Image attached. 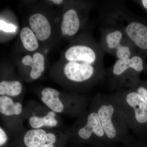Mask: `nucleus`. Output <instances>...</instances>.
Instances as JSON below:
<instances>
[{
  "instance_id": "nucleus-14",
  "label": "nucleus",
  "mask_w": 147,
  "mask_h": 147,
  "mask_svg": "<svg viewBox=\"0 0 147 147\" xmlns=\"http://www.w3.org/2000/svg\"><path fill=\"white\" fill-rule=\"evenodd\" d=\"M23 111V106L21 102H14L9 96H0V113L6 116L19 115Z\"/></svg>"
},
{
  "instance_id": "nucleus-8",
  "label": "nucleus",
  "mask_w": 147,
  "mask_h": 147,
  "mask_svg": "<svg viewBox=\"0 0 147 147\" xmlns=\"http://www.w3.org/2000/svg\"><path fill=\"white\" fill-rule=\"evenodd\" d=\"M57 136L54 132L44 129H31L24 134V142L27 147H55Z\"/></svg>"
},
{
  "instance_id": "nucleus-19",
  "label": "nucleus",
  "mask_w": 147,
  "mask_h": 147,
  "mask_svg": "<svg viewBox=\"0 0 147 147\" xmlns=\"http://www.w3.org/2000/svg\"><path fill=\"white\" fill-rule=\"evenodd\" d=\"M8 137L6 133L4 131L2 127H0V146H3L7 142Z\"/></svg>"
},
{
  "instance_id": "nucleus-7",
  "label": "nucleus",
  "mask_w": 147,
  "mask_h": 147,
  "mask_svg": "<svg viewBox=\"0 0 147 147\" xmlns=\"http://www.w3.org/2000/svg\"><path fill=\"white\" fill-rule=\"evenodd\" d=\"M103 52L101 45L96 50L83 45L69 47L65 53L69 61H82L91 64H103Z\"/></svg>"
},
{
  "instance_id": "nucleus-6",
  "label": "nucleus",
  "mask_w": 147,
  "mask_h": 147,
  "mask_svg": "<svg viewBox=\"0 0 147 147\" xmlns=\"http://www.w3.org/2000/svg\"><path fill=\"white\" fill-rule=\"evenodd\" d=\"M71 134L84 141H108L98 115L92 107L88 112L81 116Z\"/></svg>"
},
{
  "instance_id": "nucleus-5",
  "label": "nucleus",
  "mask_w": 147,
  "mask_h": 147,
  "mask_svg": "<svg viewBox=\"0 0 147 147\" xmlns=\"http://www.w3.org/2000/svg\"><path fill=\"white\" fill-rule=\"evenodd\" d=\"M64 72L69 80L77 84L92 81L94 84H100L106 77L103 64L82 61H69L65 66Z\"/></svg>"
},
{
  "instance_id": "nucleus-20",
  "label": "nucleus",
  "mask_w": 147,
  "mask_h": 147,
  "mask_svg": "<svg viewBox=\"0 0 147 147\" xmlns=\"http://www.w3.org/2000/svg\"><path fill=\"white\" fill-rule=\"evenodd\" d=\"M141 3L143 6L147 10V0H142Z\"/></svg>"
},
{
  "instance_id": "nucleus-3",
  "label": "nucleus",
  "mask_w": 147,
  "mask_h": 147,
  "mask_svg": "<svg viewBox=\"0 0 147 147\" xmlns=\"http://www.w3.org/2000/svg\"><path fill=\"white\" fill-rule=\"evenodd\" d=\"M144 69L143 59L135 54L126 59H117L111 67L106 70V76L112 88L117 91L128 89L139 80L138 75Z\"/></svg>"
},
{
  "instance_id": "nucleus-4",
  "label": "nucleus",
  "mask_w": 147,
  "mask_h": 147,
  "mask_svg": "<svg viewBox=\"0 0 147 147\" xmlns=\"http://www.w3.org/2000/svg\"><path fill=\"white\" fill-rule=\"evenodd\" d=\"M101 30L100 45L103 51L114 55L117 59L131 57L135 47L126 36L123 29L113 22L105 23Z\"/></svg>"
},
{
  "instance_id": "nucleus-15",
  "label": "nucleus",
  "mask_w": 147,
  "mask_h": 147,
  "mask_svg": "<svg viewBox=\"0 0 147 147\" xmlns=\"http://www.w3.org/2000/svg\"><path fill=\"white\" fill-rule=\"evenodd\" d=\"M20 37L26 50L29 51H34L38 48L37 38L34 32L30 28H23L20 32Z\"/></svg>"
},
{
  "instance_id": "nucleus-11",
  "label": "nucleus",
  "mask_w": 147,
  "mask_h": 147,
  "mask_svg": "<svg viewBox=\"0 0 147 147\" xmlns=\"http://www.w3.org/2000/svg\"><path fill=\"white\" fill-rule=\"evenodd\" d=\"M80 27V21L77 11L74 9L67 10L63 15L61 25L63 35L71 36L77 33Z\"/></svg>"
},
{
  "instance_id": "nucleus-12",
  "label": "nucleus",
  "mask_w": 147,
  "mask_h": 147,
  "mask_svg": "<svg viewBox=\"0 0 147 147\" xmlns=\"http://www.w3.org/2000/svg\"><path fill=\"white\" fill-rule=\"evenodd\" d=\"M22 62L25 65L32 67L30 76L33 79L39 78L45 69L44 57L40 53H35L32 57L30 55H27L23 58Z\"/></svg>"
},
{
  "instance_id": "nucleus-1",
  "label": "nucleus",
  "mask_w": 147,
  "mask_h": 147,
  "mask_svg": "<svg viewBox=\"0 0 147 147\" xmlns=\"http://www.w3.org/2000/svg\"><path fill=\"white\" fill-rule=\"evenodd\" d=\"M92 107L98 115L108 141L128 138L129 128L126 117L112 94L96 95Z\"/></svg>"
},
{
  "instance_id": "nucleus-10",
  "label": "nucleus",
  "mask_w": 147,
  "mask_h": 147,
  "mask_svg": "<svg viewBox=\"0 0 147 147\" xmlns=\"http://www.w3.org/2000/svg\"><path fill=\"white\" fill-rule=\"evenodd\" d=\"M41 100L51 111L56 113H63L65 106L59 97L60 92L51 88H45L41 92Z\"/></svg>"
},
{
  "instance_id": "nucleus-17",
  "label": "nucleus",
  "mask_w": 147,
  "mask_h": 147,
  "mask_svg": "<svg viewBox=\"0 0 147 147\" xmlns=\"http://www.w3.org/2000/svg\"><path fill=\"white\" fill-rule=\"evenodd\" d=\"M129 89L132 90L133 91L137 93L140 95L143 99L147 102V88L144 85H142L139 80L131 85Z\"/></svg>"
},
{
  "instance_id": "nucleus-13",
  "label": "nucleus",
  "mask_w": 147,
  "mask_h": 147,
  "mask_svg": "<svg viewBox=\"0 0 147 147\" xmlns=\"http://www.w3.org/2000/svg\"><path fill=\"white\" fill-rule=\"evenodd\" d=\"M56 116V113L51 110L44 116H31L29 118V124L32 129L55 127L57 125L58 123Z\"/></svg>"
},
{
  "instance_id": "nucleus-18",
  "label": "nucleus",
  "mask_w": 147,
  "mask_h": 147,
  "mask_svg": "<svg viewBox=\"0 0 147 147\" xmlns=\"http://www.w3.org/2000/svg\"><path fill=\"white\" fill-rule=\"evenodd\" d=\"M0 28L1 30L7 32H12L16 31L17 27L13 24H7V23L2 20L0 21Z\"/></svg>"
},
{
  "instance_id": "nucleus-2",
  "label": "nucleus",
  "mask_w": 147,
  "mask_h": 147,
  "mask_svg": "<svg viewBox=\"0 0 147 147\" xmlns=\"http://www.w3.org/2000/svg\"><path fill=\"white\" fill-rule=\"evenodd\" d=\"M112 95L124 113L129 129L140 134L147 124V102L129 89L118 90Z\"/></svg>"
},
{
  "instance_id": "nucleus-9",
  "label": "nucleus",
  "mask_w": 147,
  "mask_h": 147,
  "mask_svg": "<svg viewBox=\"0 0 147 147\" xmlns=\"http://www.w3.org/2000/svg\"><path fill=\"white\" fill-rule=\"evenodd\" d=\"M29 21L30 27L38 40L43 41L50 37L51 33V26L44 15L35 13L30 16Z\"/></svg>"
},
{
  "instance_id": "nucleus-16",
  "label": "nucleus",
  "mask_w": 147,
  "mask_h": 147,
  "mask_svg": "<svg viewBox=\"0 0 147 147\" xmlns=\"http://www.w3.org/2000/svg\"><path fill=\"white\" fill-rule=\"evenodd\" d=\"M22 85L18 81H3L0 83V95L8 96H17L21 93Z\"/></svg>"
},
{
  "instance_id": "nucleus-21",
  "label": "nucleus",
  "mask_w": 147,
  "mask_h": 147,
  "mask_svg": "<svg viewBox=\"0 0 147 147\" xmlns=\"http://www.w3.org/2000/svg\"><path fill=\"white\" fill-rule=\"evenodd\" d=\"M52 1L55 4L59 5L62 3L63 1L62 0H53Z\"/></svg>"
}]
</instances>
